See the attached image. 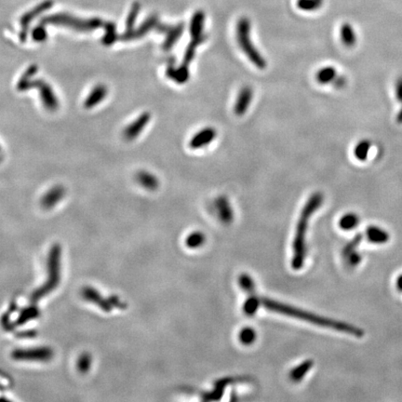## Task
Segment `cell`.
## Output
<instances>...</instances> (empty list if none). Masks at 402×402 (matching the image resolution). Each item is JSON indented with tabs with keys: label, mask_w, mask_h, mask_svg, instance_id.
I'll return each mask as SVG.
<instances>
[{
	"label": "cell",
	"mask_w": 402,
	"mask_h": 402,
	"mask_svg": "<svg viewBox=\"0 0 402 402\" xmlns=\"http://www.w3.org/2000/svg\"><path fill=\"white\" fill-rule=\"evenodd\" d=\"M259 299H260L261 306L267 308L271 311L284 314V315H288V316L293 317V318L309 321V322L316 324V325H318V326H322V327H326V328L336 329V330H339V331H342V332H346V333H348V334L354 335V336L358 337V338H361V337L364 336V331H363L362 329L358 328V327H356V326H353L351 324L340 322V321H336V320H333V319H329V318L317 316V315H314L312 313L307 312V311H304V310H301V309H298L296 307H290V306H288V305L281 304L279 302L274 301V300L264 298V297H259Z\"/></svg>",
	"instance_id": "6da1fadb"
},
{
	"label": "cell",
	"mask_w": 402,
	"mask_h": 402,
	"mask_svg": "<svg viewBox=\"0 0 402 402\" xmlns=\"http://www.w3.org/2000/svg\"><path fill=\"white\" fill-rule=\"evenodd\" d=\"M324 195L320 192H315L307 199L306 205L302 210L301 215L298 221L295 237L293 240V257H292V267L300 269L304 264L305 257L307 255V246L306 237L308 227V222L313 214L318 211L323 204Z\"/></svg>",
	"instance_id": "7a4b0ae2"
},
{
	"label": "cell",
	"mask_w": 402,
	"mask_h": 402,
	"mask_svg": "<svg viewBox=\"0 0 402 402\" xmlns=\"http://www.w3.org/2000/svg\"><path fill=\"white\" fill-rule=\"evenodd\" d=\"M237 40L243 51L252 64L263 70L267 65L262 53L257 50L251 39V22L248 18H241L237 24Z\"/></svg>",
	"instance_id": "3957f363"
},
{
	"label": "cell",
	"mask_w": 402,
	"mask_h": 402,
	"mask_svg": "<svg viewBox=\"0 0 402 402\" xmlns=\"http://www.w3.org/2000/svg\"><path fill=\"white\" fill-rule=\"evenodd\" d=\"M217 137V130L212 127H207L197 131L190 139L189 147L193 150H197L211 145Z\"/></svg>",
	"instance_id": "277c9868"
},
{
	"label": "cell",
	"mask_w": 402,
	"mask_h": 402,
	"mask_svg": "<svg viewBox=\"0 0 402 402\" xmlns=\"http://www.w3.org/2000/svg\"><path fill=\"white\" fill-rule=\"evenodd\" d=\"M253 99V90L250 86H244L240 89L234 102V113L238 117L244 116Z\"/></svg>",
	"instance_id": "5b68a950"
},
{
	"label": "cell",
	"mask_w": 402,
	"mask_h": 402,
	"mask_svg": "<svg viewBox=\"0 0 402 402\" xmlns=\"http://www.w3.org/2000/svg\"><path fill=\"white\" fill-rule=\"evenodd\" d=\"M366 234L368 241L374 244H384L389 240V234L386 231L374 225L368 226Z\"/></svg>",
	"instance_id": "8992f818"
},
{
	"label": "cell",
	"mask_w": 402,
	"mask_h": 402,
	"mask_svg": "<svg viewBox=\"0 0 402 402\" xmlns=\"http://www.w3.org/2000/svg\"><path fill=\"white\" fill-rule=\"evenodd\" d=\"M215 206L217 208L219 216L225 223H229L233 219V210L229 204L225 196H220L215 200Z\"/></svg>",
	"instance_id": "52a82bcc"
},
{
	"label": "cell",
	"mask_w": 402,
	"mask_h": 402,
	"mask_svg": "<svg viewBox=\"0 0 402 402\" xmlns=\"http://www.w3.org/2000/svg\"><path fill=\"white\" fill-rule=\"evenodd\" d=\"M342 43L347 48H353L357 43V35L350 23H344L340 28Z\"/></svg>",
	"instance_id": "ba28073f"
},
{
	"label": "cell",
	"mask_w": 402,
	"mask_h": 402,
	"mask_svg": "<svg viewBox=\"0 0 402 402\" xmlns=\"http://www.w3.org/2000/svg\"><path fill=\"white\" fill-rule=\"evenodd\" d=\"M206 39L207 37L205 35H202V36L198 37V38H194V39H192L191 42H190L189 45L187 46V48H186V50H185V52H184L183 64L186 65V66H189L190 63L192 62V61H193L194 58H195V51H196L197 47H198L199 45L202 44Z\"/></svg>",
	"instance_id": "9c48e42d"
},
{
	"label": "cell",
	"mask_w": 402,
	"mask_h": 402,
	"mask_svg": "<svg viewBox=\"0 0 402 402\" xmlns=\"http://www.w3.org/2000/svg\"><path fill=\"white\" fill-rule=\"evenodd\" d=\"M204 22H205L204 12L203 11L195 12L190 23V35L192 39L198 38L203 35Z\"/></svg>",
	"instance_id": "30bf717a"
},
{
	"label": "cell",
	"mask_w": 402,
	"mask_h": 402,
	"mask_svg": "<svg viewBox=\"0 0 402 402\" xmlns=\"http://www.w3.org/2000/svg\"><path fill=\"white\" fill-rule=\"evenodd\" d=\"M337 76H338V73L334 67H322L316 74V80L318 81V84H321V85L332 84Z\"/></svg>",
	"instance_id": "8fae6325"
},
{
	"label": "cell",
	"mask_w": 402,
	"mask_h": 402,
	"mask_svg": "<svg viewBox=\"0 0 402 402\" xmlns=\"http://www.w3.org/2000/svg\"><path fill=\"white\" fill-rule=\"evenodd\" d=\"M169 77L176 81L177 83L183 84L188 81L190 77L189 66L182 64L178 69L171 68L168 71Z\"/></svg>",
	"instance_id": "7c38bea8"
},
{
	"label": "cell",
	"mask_w": 402,
	"mask_h": 402,
	"mask_svg": "<svg viewBox=\"0 0 402 402\" xmlns=\"http://www.w3.org/2000/svg\"><path fill=\"white\" fill-rule=\"evenodd\" d=\"M372 144L368 140L363 139L359 141L354 147V156L358 161H366L368 159V153L371 150Z\"/></svg>",
	"instance_id": "4fadbf2b"
},
{
	"label": "cell",
	"mask_w": 402,
	"mask_h": 402,
	"mask_svg": "<svg viewBox=\"0 0 402 402\" xmlns=\"http://www.w3.org/2000/svg\"><path fill=\"white\" fill-rule=\"evenodd\" d=\"M359 223V217L354 212H348L345 214L339 221V226L345 231H349L356 228Z\"/></svg>",
	"instance_id": "5bb4252c"
},
{
	"label": "cell",
	"mask_w": 402,
	"mask_h": 402,
	"mask_svg": "<svg viewBox=\"0 0 402 402\" xmlns=\"http://www.w3.org/2000/svg\"><path fill=\"white\" fill-rule=\"evenodd\" d=\"M249 294H250V297H249V299L244 303L243 311H244L246 315H248V316H252V315H254L255 312H256L258 307H261V304H260L259 296H257L256 294H255V291H251Z\"/></svg>",
	"instance_id": "9a60e30c"
},
{
	"label": "cell",
	"mask_w": 402,
	"mask_h": 402,
	"mask_svg": "<svg viewBox=\"0 0 402 402\" xmlns=\"http://www.w3.org/2000/svg\"><path fill=\"white\" fill-rule=\"evenodd\" d=\"M183 32H184V25L183 24H179L177 26L170 29L167 40L165 42V48L166 49H171L173 45L175 44L180 39Z\"/></svg>",
	"instance_id": "2e32d148"
},
{
	"label": "cell",
	"mask_w": 402,
	"mask_h": 402,
	"mask_svg": "<svg viewBox=\"0 0 402 402\" xmlns=\"http://www.w3.org/2000/svg\"><path fill=\"white\" fill-rule=\"evenodd\" d=\"M313 366L312 360H307L304 363H302L299 367H296L292 372L290 373V377L293 381H300V380L307 374V372Z\"/></svg>",
	"instance_id": "e0dca14e"
},
{
	"label": "cell",
	"mask_w": 402,
	"mask_h": 402,
	"mask_svg": "<svg viewBox=\"0 0 402 402\" xmlns=\"http://www.w3.org/2000/svg\"><path fill=\"white\" fill-rule=\"evenodd\" d=\"M297 5L303 11H316L322 5V0H298Z\"/></svg>",
	"instance_id": "ac0fdd59"
},
{
	"label": "cell",
	"mask_w": 402,
	"mask_h": 402,
	"mask_svg": "<svg viewBox=\"0 0 402 402\" xmlns=\"http://www.w3.org/2000/svg\"><path fill=\"white\" fill-rule=\"evenodd\" d=\"M363 237L362 234H357L355 236V238L353 239V240L347 244V245L345 247V249L343 250V254L345 255V256H347L348 254H350L351 252L355 251L356 250V248H357V246L360 244V242H361V240H362Z\"/></svg>",
	"instance_id": "d6986e66"
},
{
	"label": "cell",
	"mask_w": 402,
	"mask_h": 402,
	"mask_svg": "<svg viewBox=\"0 0 402 402\" xmlns=\"http://www.w3.org/2000/svg\"><path fill=\"white\" fill-rule=\"evenodd\" d=\"M240 339L244 345H251L255 340V331L251 328L242 329L240 334Z\"/></svg>",
	"instance_id": "ffe728a7"
},
{
	"label": "cell",
	"mask_w": 402,
	"mask_h": 402,
	"mask_svg": "<svg viewBox=\"0 0 402 402\" xmlns=\"http://www.w3.org/2000/svg\"><path fill=\"white\" fill-rule=\"evenodd\" d=\"M204 240H205V238L203 234L194 233L188 237V239L186 240V244L190 248H197V247L202 245Z\"/></svg>",
	"instance_id": "44dd1931"
},
{
	"label": "cell",
	"mask_w": 402,
	"mask_h": 402,
	"mask_svg": "<svg viewBox=\"0 0 402 402\" xmlns=\"http://www.w3.org/2000/svg\"><path fill=\"white\" fill-rule=\"evenodd\" d=\"M141 182L145 185V187L149 189H155L157 187V180L153 175L145 173L141 175Z\"/></svg>",
	"instance_id": "7402d4cb"
},
{
	"label": "cell",
	"mask_w": 402,
	"mask_h": 402,
	"mask_svg": "<svg viewBox=\"0 0 402 402\" xmlns=\"http://www.w3.org/2000/svg\"><path fill=\"white\" fill-rule=\"evenodd\" d=\"M240 282L242 289L247 291L248 293H250L251 291H254V284L248 275H242L240 277Z\"/></svg>",
	"instance_id": "603a6c76"
},
{
	"label": "cell",
	"mask_w": 402,
	"mask_h": 402,
	"mask_svg": "<svg viewBox=\"0 0 402 402\" xmlns=\"http://www.w3.org/2000/svg\"><path fill=\"white\" fill-rule=\"evenodd\" d=\"M346 257H347L348 262L351 266H357V264H359L361 262V255L355 251L351 252L350 254H348Z\"/></svg>",
	"instance_id": "cb8c5ba5"
},
{
	"label": "cell",
	"mask_w": 402,
	"mask_h": 402,
	"mask_svg": "<svg viewBox=\"0 0 402 402\" xmlns=\"http://www.w3.org/2000/svg\"><path fill=\"white\" fill-rule=\"evenodd\" d=\"M395 93L396 99L402 104V77H399L395 83Z\"/></svg>",
	"instance_id": "d4e9b609"
},
{
	"label": "cell",
	"mask_w": 402,
	"mask_h": 402,
	"mask_svg": "<svg viewBox=\"0 0 402 402\" xmlns=\"http://www.w3.org/2000/svg\"><path fill=\"white\" fill-rule=\"evenodd\" d=\"M347 80H346V77L344 76H337L334 79V81L332 82V85L334 86L336 89H343L344 87H346Z\"/></svg>",
	"instance_id": "484cf974"
},
{
	"label": "cell",
	"mask_w": 402,
	"mask_h": 402,
	"mask_svg": "<svg viewBox=\"0 0 402 402\" xmlns=\"http://www.w3.org/2000/svg\"><path fill=\"white\" fill-rule=\"evenodd\" d=\"M396 289L398 291L402 292V275H400L396 279Z\"/></svg>",
	"instance_id": "4316f807"
},
{
	"label": "cell",
	"mask_w": 402,
	"mask_h": 402,
	"mask_svg": "<svg viewBox=\"0 0 402 402\" xmlns=\"http://www.w3.org/2000/svg\"><path fill=\"white\" fill-rule=\"evenodd\" d=\"M396 120L398 124H402V105L401 107L399 108V110L396 114Z\"/></svg>",
	"instance_id": "83f0119b"
}]
</instances>
